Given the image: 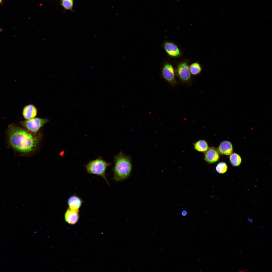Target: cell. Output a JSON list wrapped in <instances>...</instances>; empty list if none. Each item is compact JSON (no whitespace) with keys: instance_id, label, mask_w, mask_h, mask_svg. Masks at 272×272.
<instances>
[{"instance_id":"2","label":"cell","mask_w":272,"mask_h":272,"mask_svg":"<svg viewBox=\"0 0 272 272\" xmlns=\"http://www.w3.org/2000/svg\"><path fill=\"white\" fill-rule=\"evenodd\" d=\"M114 162L113 179L116 181L126 179L130 176L132 169L130 158L121 151L115 156Z\"/></svg>"},{"instance_id":"15","label":"cell","mask_w":272,"mask_h":272,"mask_svg":"<svg viewBox=\"0 0 272 272\" xmlns=\"http://www.w3.org/2000/svg\"><path fill=\"white\" fill-rule=\"evenodd\" d=\"M191 74L193 75L199 74L201 71V68L198 63H194L191 64L189 67Z\"/></svg>"},{"instance_id":"6","label":"cell","mask_w":272,"mask_h":272,"mask_svg":"<svg viewBox=\"0 0 272 272\" xmlns=\"http://www.w3.org/2000/svg\"><path fill=\"white\" fill-rule=\"evenodd\" d=\"M174 69L172 65L169 63L165 64L162 70L163 78L170 84L175 85L177 83Z\"/></svg>"},{"instance_id":"14","label":"cell","mask_w":272,"mask_h":272,"mask_svg":"<svg viewBox=\"0 0 272 272\" xmlns=\"http://www.w3.org/2000/svg\"><path fill=\"white\" fill-rule=\"evenodd\" d=\"M229 157L230 162L231 164L234 166H238L241 164L242 159L241 156L236 153H231Z\"/></svg>"},{"instance_id":"12","label":"cell","mask_w":272,"mask_h":272,"mask_svg":"<svg viewBox=\"0 0 272 272\" xmlns=\"http://www.w3.org/2000/svg\"><path fill=\"white\" fill-rule=\"evenodd\" d=\"M83 201L79 197L74 195L70 197L67 200L69 208L75 210H79L82 203Z\"/></svg>"},{"instance_id":"1","label":"cell","mask_w":272,"mask_h":272,"mask_svg":"<svg viewBox=\"0 0 272 272\" xmlns=\"http://www.w3.org/2000/svg\"><path fill=\"white\" fill-rule=\"evenodd\" d=\"M8 133L10 145L21 152L28 153L33 151L39 141V137L13 125L9 127Z\"/></svg>"},{"instance_id":"3","label":"cell","mask_w":272,"mask_h":272,"mask_svg":"<svg viewBox=\"0 0 272 272\" xmlns=\"http://www.w3.org/2000/svg\"><path fill=\"white\" fill-rule=\"evenodd\" d=\"M111 164V163L106 162L100 157L95 160L90 161L85 166L87 173L100 176L109 185V184L106 177V171L107 168Z\"/></svg>"},{"instance_id":"11","label":"cell","mask_w":272,"mask_h":272,"mask_svg":"<svg viewBox=\"0 0 272 272\" xmlns=\"http://www.w3.org/2000/svg\"><path fill=\"white\" fill-rule=\"evenodd\" d=\"M164 48L167 53L173 57H178L180 54V51L177 46L174 44L166 42L164 45Z\"/></svg>"},{"instance_id":"4","label":"cell","mask_w":272,"mask_h":272,"mask_svg":"<svg viewBox=\"0 0 272 272\" xmlns=\"http://www.w3.org/2000/svg\"><path fill=\"white\" fill-rule=\"evenodd\" d=\"M49 121L48 118H34L22 122V125L28 130L35 133Z\"/></svg>"},{"instance_id":"18","label":"cell","mask_w":272,"mask_h":272,"mask_svg":"<svg viewBox=\"0 0 272 272\" xmlns=\"http://www.w3.org/2000/svg\"><path fill=\"white\" fill-rule=\"evenodd\" d=\"M187 213V211L185 210H184L182 211L181 213L183 216H185L186 215Z\"/></svg>"},{"instance_id":"9","label":"cell","mask_w":272,"mask_h":272,"mask_svg":"<svg viewBox=\"0 0 272 272\" xmlns=\"http://www.w3.org/2000/svg\"><path fill=\"white\" fill-rule=\"evenodd\" d=\"M37 113V108L33 105L31 104L26 106L24 108L22 112L23 117L27 120L35 117Z\"/></svg>"},{"instance_id":"5","label":"cell","mask_w":272,"mask_h":272,"mask_svg":"<svg viewBox=\"0 0 272 272\" xmlns=\"http://www.w3.org/2000/svg\"><path fill=\"white\" fill-rule=\"evenodd\" d=\"M176 72L178 77L182 83L189 84L191 80V74L186 63H180L178 66Z\"/></svg>"},{"instance_id":"20","label":"cell","mask_w":272,"mask_h":272,"mask_svg":"<svg viewBox=\"0 0 272 272\" xmlns=\"http://www.w3.org/2000/svg\"><path fill=\"white\" fill-rule=\"evenodd\" d=\"M244 271H245V272H247V271H248L247 270L244 269L243 271H242L243 272Z\"/></svg>"},{"instance_id":"8","label":"cell","mask_w":272,"mask_h":272,"mask_svg":"<svg viewBox=\"0 0 272 272\" xmlns=\"http://www.w3.org/2000/svg\"><path fill=\"white\" fill-rule=\"evenodd\" d=\"M79 210L74 209L69 207L65 214V220L68 224L71 225L76 224L79 219Z\"/></svg>"},{"instance_id":"17","label":"cell","mask_w":272,"mask_h":272,"mask_svg":"<svg viewBox=\"0 0 272 272\" xmlns=\"http://www.w3.org/2000/svg\"><path fill=\"white\" fill-rule=\"evenodd\" d=\"M61 4L65 9L71 10L73 5V0H61Z\"/></svg>"},{"instance_id":"21","label":"cell","mask_w":272,"mask_h":272,"mask_svg":"<svg viewBox=\"0 0 272 272\" xmlns=\"http://www.w3.org/2000/svg\"><path fill=\"white\" fill-rule=\"evenodd\" d=\"M2 0H0V4L2 2Z\"/></svg>"},{"instance_id":"19","label":"cell","mask_w":272,"mask_h":272,"mask_svg":"<svg viewBox=\"0 0 272 272\" xmlns=\"http://www.w3.org/2000/svg\"><path fill=\"white\" fill-rule=\"evenodd\" d=\"M265 227V226H260V227H259V228L260 229H261V228H264V227Z\"/></svg>"},{"instance_id":"10","label":"cell","mask_w":272,"mask_h":272,"mask_svg":"<svg viewBox=\"0 0 272 272\" xmlns=\"http://www.w3.org/2000/svg\"><path fill=\"white\" fill-rule=\"evenodd\" d=\"M233 147L231 143L227 141L221 142L217 149L219 153L227 155H230L233 152Z\"/></svg>"},{"instance_id":"7","label":"cell","mask_w":272,"mask_h":272,"mask_svg":"<svg viewBox=\"0 0 272 272\" xmlns=\"http://www.w3.org/2000/svg\"><path fill=\"white\" fill-rule=\"evenodd\" d=\"M205 153L204 159L208 163H214L219 159V153L217 149L214 147L209 148Z\"/></svg>"},{"instance_id":"16","label":"cell","mask_w":272,"mask_h":272,"mask_svg":"<svg viewBox=\"0 0 272 272\" xmlns=\"http://www.w3.org/2000/svg\"><path fill=\"white\" fill-rule=\"evenodd\" d=\"M228 167L226 164L224 162H222L218 163L216 167V171L220 174H224L227 171Z\"/></svg>"},{"instance_id":"13","label":"cell","mask_w":272,"mask_h":272,"mask_svg":"<svg viewBox=\"0 0 272 272\" xmlns=\"http://www.w3.org/2000/svg\"><path fill=\"white\" fill-rule=\"evenodd\" d=\"M194 149L199 152H205L209 149L207 142L204 140H200L194 144Z\"/></svg>"}]
</instances>
